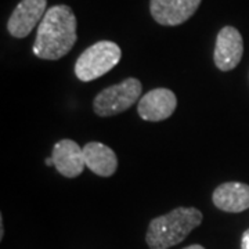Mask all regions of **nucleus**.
<instances>
[{"instance_id": "1", "label": "nucleus", "mask_w": 249, "mask_h": 249, "mask_svg": "<svg viewBox=\"0 0 249 249\" xmlns=\"http://www.w3.org/2000/svg\"><path fill=\"white\" fill-rule=\"evenodd\" d=\"M76 39V17L71 7L53 6L39 24L34 54L42 60H58L71 52Z\"/></svg>"}, {"instance_id": "14", "label": "nucleus", "mask_w": 249, "mask_h": 249, "mask_svg": "<svg viewBox=\"0 0 249 249\" xmlns=\"http://www.w3.org/2000/svg\"><path fill=\"white\" fill-rule=\"evenodd\" d=\"M45 162H46V165H47V166H54V162H53V158H52V157L46 158Z\"/></svg>"}, {"instance_id": "11", "label": "nucleus", "mask_w": 249, "mask_h": 249, "mask_svg": "<svg viewBox=\"0 0 249 249\" xmlns=\"http://www.w3.org/2000/svg\"><path fill=\"white\" fill-rule=\"evenodd\" d=\"M86 168L101 178H111L118 169V158L112 148L100 142H90L83 147Z\"/></svg>"}, {"instance_id": "3", "label": "nucleus", "mask_w": 249, "mask_h": 249, "mask_svg": "<svg viewBox=\"0 0 249 249\" xmlns=\"http://www.w3.org/2000/svg\"><path fill=\"white\" fill-rule=\"evenodd\" d=\"M121 47L109 40H101L88 47L75 62V75L82 82H91L115 68L121 61Z\"/></svg>"}, {"instance_id": "13", "label": "nucleus", "mask_w": 249, "mask_h": 249, "mask_svg": "<svg viewBox=\"0 0 249 249\" xmlns=\"http://www.w3.org/2000/svg\"><path fill=\"white\" fill-rule=\"evenodd\" d=\"M4 235V227H3V219L0 217V240H3Z\"/></svg>"}, {"instance_id": "6", "label": "nucleus", "mask_w": 249, "mask_h": 249, "mask_svg": "<svg viewBox=\"0 0 249 249\" xmlns=\"http://www.w3.org/2000/svg\"><path fill=\"white\" fill-rule=\"evenodd\" d=\"M178 107L176 94L169 89L158 88L150 90L139 100L137 112L142 119L148 122H160L173 115Z\"/></svg>"}, {"instance_id": "5", "label": "nucleus", "mask_w": 249, "mask_h": 249, "mask_svg": "<svg viewBox=\"0 0 249 249\" xmlns=\"http://www.w3.org/2000/svg\"><path fill=\"white\" fill-rule=\"evenodd\" d=\"M46 7L47 0H21L7 22L10 35L18 39L29 35L45 17Z\"/></svg>"}, {"instance_id": "7", "label": "nucleus", "mask_w": 249, "mask_h": 249, "mask_svg": "<svg viewBox=\"0 0 249 249\" xmlns=\"http://www.w3.org/2000/svg\"><path fill=\"white\" fill-rule=\"evenodd\" d=\"M244 54V42L238 29L224 27L216 37L213 60L220 71H231L238 64Z\"/></svg>"}, {"instance_id": "12", "label": "nucleus", "mask_w": 249, "mask_h": 249, "mask_svg": "<svg viewBox=\"0 0 249 249\" xmlns=\"http://www.w3.org/2000/svg\"><path fill=\"white\" fill-rule=\"evenodd\" d=\"M241 249H249V229L241 237Z\"/></svg>"}, {"instance_id": "10", "label": "nucleus", "mask_w": 249, "mask_h": 249, "mask_svg": "<svg viewBox=\"0 0 249 249\" xmlns=\"http://www.w3.org/2000/svg\"><path fill=\"white\" fill-rule=\"evenodd\" d=\"M214 206L223 212L240 213L249 209V186L240 181H227L216 187L212 196Z\"/></svg>"}, {"instance_id": "4", "label": "nucleus", "mask_w": 249, "mask_h": 249, "mask_svg": "<svg viewBox=\"0 0 249 249\" xmlns=\"http://www.w3.org/2000/svg\"><path fill=\"white\" fill-rule=\"evenodd\" d=\"M142 82L136 78H127L118 85L101 90L93 101L94 112L98 116L122 114L142 98Z\"/></svg>"}, {"instance_id": "2", "label": "nucleus", "mask_w": 249, "mask_h": 249, "mask_svg": "<svg viewBox=\"0 0 249 249\" xmlns=\"http://www.w3.org/2000/svg\"><path fill=\"white\" fill-rule=\"evenodd\" d=\"M204 216L196 208H176L169 213L152 219L145 241L150 249L175 247L202 223Z\"/></svg>"}, {"instance_id": "15", "label": "nucleus", "mask_w": 249, "mask_h": 249, "mask_svg": "<svg viewBox=\"0 0 249 249\" xmlns=\"http://www.w3.org/2000/svg\"><path fill=\"white\" fill-rule=\"evenodd\" d=\"M184 249H205L202 245H198V244H194V245H190V247H187Z\"/></svg>"}, {"instance_id": "9", "label": "nucleus", "mask_w": 249, "mask_h": 249, "mask_svg": "<svg viewBox=\"0 0 249 249\" xmlns=\"http://www.w3.org/2000/svg\"><path fill=\"white\" fill-rule=\"evenodd\" d=\"M52 158L57 172L64 178H78L86 166L83 148H80L78 142L70 139H64L55 142L52 152Z\"/></svg>"}, {"instance_id": "8", "label": "nucleus", "mask_w": 249, "mask_h": 249, "mask_svg": "<svg viewBox=\"0 0 249 249\" xmlns=\"http://www.w3.org/2000/svg\"><path fill=\"white\" fill-rule=\"evenodd\" d=\"M201 4V0H151L152 18L166 27H176L191 18Z\"/></svg>"}]
</instances>
